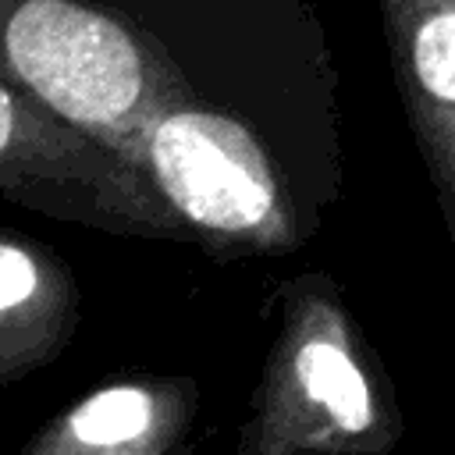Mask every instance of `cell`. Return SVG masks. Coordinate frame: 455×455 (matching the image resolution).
<instances>
[{
	"instance_id": "obj_1",
	"label": "cell",
	"mask_w": 455,
	"mask_h": 455,
	"mask_svg": "<svg viewBox=\"0 0 455 455\" xmlns=\"http://www.w3.org/2000/svg\"><path fill=\"white\" fill-rule=\"evenodd\" d=\"M402 412L391 380L323 274L281 295V323L238 444L249 455H391Z\"/></svg>"
},
{
	"instance_id": "obj_2",
	"label": "cell",
	"mask_w": 455,
	"mask_h": 455,
	"mask_svg": "<svg viewBox=\"0 0 455 455\" xmlns=\"http://www.w3.org/2000/svg\"><path fill=\"white\" fill-rule=\"evenodd\" d=\"M0 82L132 167L149 121L196 100L164 46L96 0H0Z\"/></svg>"
},
{
	"instance_id": "obj_3",
	"label": "cell",
	"mask_w": 455,
	"mask_h": 455,
	"mask_svg": "<svg viewBox=\"0 0 455 455\" xmlns=\"http://www.w3.org/2000/svg\"><path fill=\"white\" fill-rule=\"evenodd\" d=\"M135 167L188 242L217 256L295 249L302 238L291 192L238 117L206 103H178L149 121Z\"/></svg>"
},
{
	"instance_id": "obj_4",
	"label": "cell",
	"mask_w": 455,
	"mask_h": 455,
	"mask_svg": "<svg viewBox=\"0 0 455 455\" xmlns=\"http://www.w3.org/2000/svg\"><path fill=\"white\" fill-rule=\"evenodd\" d=\"M0 196L85 228L185 238L149 181L21 89L0 82Z\"/></svg>"
},
{
	"instance_id": "obj_5",
	"label": "cell",
	"mask_w": 455,
	"mask_h": 455,
	"mask_svg": "<svg viewBox=\"0 0 455 455\" xmlns=\"http://www.w3.org/2000/svg\"><path fill=\"white\" fill-rule=\"evenodd\" d=\"M196 416L192 377L124 373L53 412L14 455H178Z\"/></svg>"
},
{
	"instance_id": "obj_6",
	"label": "cell",
	"mask_w": 455,
	"mask_h": 455,
	"mask_svg": "<svg viewBox=\"0 0 455 455\" xmlns=\"http://www.w3.org/2000/svg\"><path fill=\"white\" fill-rule=\"evenodd\" d=\"M395 85L455 245V0H380Z\"/></svg>"
},
{
	"instance_id": "obj_7",
	"label": "cell",
	"mask_w": 455,
	"mask_h": 455,
	"mask_svg": "<svg viewBox=\"0 0 455 455\" xmlns=\"http://www.w3.org/2000/svg\"><path fill=\"white\" fill-rule=\"evenodd\" d=\"M78 281L36 238L0 235V387L50 366L78 331Z\"/></svg>"
},
{
	"instance_id": "obj_8",
	"label": "cell",
	"mask_w": 455,
	"mask_h": 455,
	"mask_svg": "<svg viewBox=\"0 0 455 455\" xmlns=\"http://www.w3.org/2000/svg\"><path fill=\"white\" fill-rule=\"evenodd\" d=\"M235 455H249V451H245V448H242V444H235Z\"/></svg>"
}]
</instances>
